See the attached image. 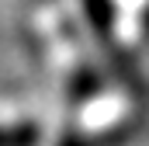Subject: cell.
Listing matches in <instances>:
<instances>
[{
	"mask_svg": "<svg viewBox=\"0 0 149 146\" xmlns=\"http://www.w3.org/2000/svg\"><path fill=\"white\" fill-rule=\"evenodd\" d=\"M38 125L31 122H0V146H35Z\"/></svg>",
	"mask_w": 149,
	"mask_h": 146,
	"instance_id": "obj_1",
	"label": "cell"
}]
</instances>
